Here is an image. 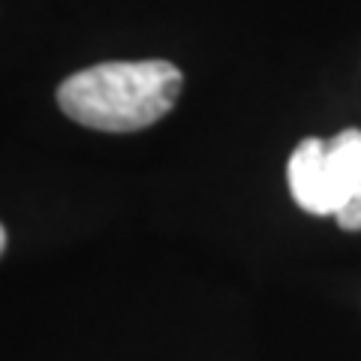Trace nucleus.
<instances>
[{
	"mask_svg": "<svg viewBox=\"0 0 361 361\" xmlns=\"http://www.w3.org/2000/svg\"><path fill=\"white\" fill-rule=\"evenodd\" d=\"M184 75L169 61H111L63 78L58 103L75 123L103 133H135L178 103Z\"/></svg>",
	"mask_w": 361,
	"mask_h": 361,
	"instance_id": "f257e3e1",
	"label": "nucleus"
},
{
	"mask_svg": "<svg viewBox=\"0 0 361 361\" xmlns=\"http://www.w3.org/2000/svg\"><path fill=\"white\" fill-rule=\"evenodd\" d=\"M334 220L341 229H349V232H361V187L353 193V199L334 214Z\"/></svg>",
	"mask_w": 361,
	"mask_h": 361,
	"instance_id": "7ed1b4c3",
	"label": "nucleus"
},
{
	"mask_svg": "<svg viewBox=\"0 0 361 361\" xmlns=\"http://www.w3.org/2000/svg\"><path fill=\"white\" fill-rule=\"evenodd\" d=\"M4 247H6V229L0 226V253H4Z\"/></svg>",
	"mask_w": 361,
	"mask_h": 361,
	"instance_id": "20e7f679",
	"label": "nucleus"
},
{
	"mask_svg": "<svg viewBox=\"0 0 361 361\" xmlns=\"http://www.w3.org/2000/svg\"><path fill=\"white\" fill-rule=\"evenodd\" d=\"M289 193L313 217H334L361 187V130L349 127L334 139H304L286 166Z\"/></svg>",
	"mask_w": 361,
	"mask_h": 361,
	"instance_id": "f03ea898",
	"label": "nucleus"
}]
</instances>
